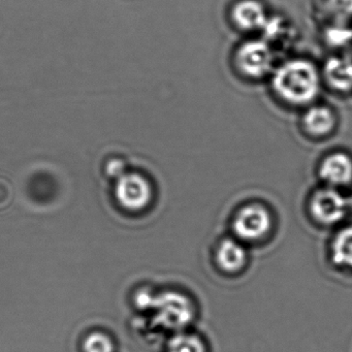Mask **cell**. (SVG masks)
<instances>
[{"label": "cell", "mask_w": 352, "mask_h": 352, "mask_svg": "<svg viewBox=\"0 0 352 352\" xmlns=\"http://www.w3.org/2000/svg\"><path fill=\"white\" fill-rule=\"evenodd\" d=\"M113 343L107 336L100 333H92L84 342L85 352H113Z\"/></svg>", "instance_id": "cell-14"}, {"label": "cell", "mask_w": 352, "mask_h": 352, "mask_svg": "<svg viewBox=\"0 0 352 352\" xmlns=\"http://www.w3.org/2000/svg\"><path fill=\"white\" fill-rule=\"evenodd\" d=\"M157 320L174 331H184L195 318V307L188 296L179 292H166L156 300Z\"/></svg>", "instance_id": "cell-2"}, {"label": "cell", "mask_w": 352, "mask_h": 352, "mask_svg": "<svg viewBox=\"0 0 352 352\" xmlns=\"http://www.w3.org/2000/svg\"><path fill=\"white\" fill-rule=\"evenodd\" d=\"M236 61L239 69L244 75L261 78L271 71L273 53L265 41H248L239 48Z\"/></svg>", "instance_id": "cell-5"}, {"label": "cell", "mask_w": 352, "mask_h": 352, "mask_svg": "<svg viewBox=\"0 0 352 352\" xmlns=\"http://www.w3.org/2000/svg\"><path fill=\"white\" fill-rule=\"evenodd\" d=\"M273 226L269 210L261 204L244 206L232 220L234 236L241 242H255L265 238Z\"/></svg>", "instance_id": "cell-3"}, {"label": "cell", "mask_w": 352, "mask_h": 352, "mask_svg": "<svg viewBox=\"0 0 352 352\" xmlns=\"http://www.w3.org/2000/svg\"><path fill=\"white\" fill-rule=\"evenodd\" d=\"M215 261L219 269L226 273L241 271L247 263L244 243L236 238L223 239L216 249Z\"/></svg>", "instance_id": "cell-8"}, {"label": "cell", "mask_w": 352, "mask_h": 352, "mask_svg": "<svg viewBox=\"0 0 352 352\" xmlns=\"http://www.w3.org/2000/svg\"><path fill=\"white\" fill-rule=\"evenodd\" d=\"M117 197L123 207L138 211L151 201V186L141 175H124L117 185Z\"/></svg>", "instance_id": "cell-6"}, {"label": "cell", "mask_w": 352, "mask_h": 352, "mask_svg": "<svg viewBox=\"0 0 352 352\" xmlns=\"http://www.w3.org/2000/svg\"><path fill=\"white\" fill-rule=\"evenodd\" d=\"M327 83L338 91L352 90V60L345 57H331L324 65Z\"/></svg>", "instance_id": "cell-10"}, {"label": "cell", "mask_w": 352, "mask_h": 352, "mask_svg": "<svg viewBox=\"0 0 352 352\" xmlns=\"http://www.w3.org/2000/svg\"><path fill=\"white\" fill-rule=\"evenodd\" d=\"M331 254L336 265L352 270V226H345L336 234Z\"/></svg>", "instance_id": "cell-12"}, {"label": "cell", "mask_w": 352, "mask_h": 352, "mask_svg": "<svg viewBox=\"0 0 352 352\" xmlns=\"http://www.w3.org/2000/svg\"><path fill=\"white\" fill-rule=\"evenodd\" d=\"M348 209H349V213H352V192L350 193L347 197Z\"/></svg>", "instance_id": "cell-15"}, {"label": "cell", "mask_w": 352, "mask_h": 352, "mask_svg": "<svg viewBox=\"0 0 352 352\" xmlns=\"http://www.w3.org/2000/svg\"><path fill=\"white\" fill-rule=\"evenodd\" d=\"M319 176L327 186L339 189L352 182V158L343 152L327 156L321 162Z\"/></svg>", "instance_id": "cell-7"}, {"label": "cell", "mask_w": 352, "mask_h": 352, "mask_svg": "<svg viewBox=\"0 0 352 352\" xmlns=\"http://www.w3.org/2000/svg\"><path fill=\"white\" fill-rule=\"evenodd\" d=\"M320 79L316 67L305 59H294L282 65L274 74L276 94L292 104L302 106L314 100Z\"/></svg>", "instance_id": "cell-1"}, {"label": "cell", "mask_w": 352, "mask_h": 352, "mask_svg": "<svg viewBox=\"0 0 352 352\" xmlns=\"http://www.w3.org/2000/svg\"><path fill=\"white\" fill-rule=\"evenodd\" d=\"M232 21L243 30H261L267 23L265 8L257 0H241L232 12Z\"/></svg>", "instance_id": "cell-9"}, {"label": "cell", "mask_w": 352, "mask_h": 352, "mask_svg": "<svg viewBox=\"0 0 352 352\" xmlns=\"http://www.w3.org/2000/svg\"><path fill=\"white\" fill-rule=\"evenodd\" d=\"M168 352H206V347L199 336L181 331L170 339Z\"/></svg>", "instance_id": "cell-13"}, {"label": "cell", "mask_w": 352, "mask_h": 352, "mask_svg": "<svg viewBox=\"0 0 352 352\" xmlns=\"http://www.w3.org/2000/svg\"><path fill=\"white\" fill-rule=\"evenodd\" d=\"M310 212L319 223L324 226L339 223L349 213L347 197L342 195L339 189L323 187L313 195Z\"/></svg>", "instance_id": "cell-4"}, {"label": "cell", "mask_w": 352, "mask_h": 352, "mask_svg": "<svg viewBox=\"0 0 352 352\" xmlns=\"http://www.w3.org/2000/svg\"><path fill=\"white\" fill-rule=\"evenodd\" d=\"M336 124L335 115L324 106L309 109L304 116V126L310 135L322 137L329 135Z\"/></svg>", "instance_id": "cell-11"}]
</instances>
